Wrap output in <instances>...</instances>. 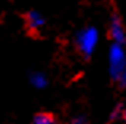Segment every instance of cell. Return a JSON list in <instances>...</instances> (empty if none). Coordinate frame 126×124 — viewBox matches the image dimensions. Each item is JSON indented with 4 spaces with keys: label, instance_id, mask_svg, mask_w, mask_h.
Wrapping results in <instances>:
<instances>
[{
    "label": "cell",
    "instance_id": "cell-1",
    "mask_svg": "<svg viewBox=\"0 0 126 124\" xmlns=\"http://www.w3.org/2000/svg\"><path fill=\"white\" fill-rule=\"evenodd\" d=\"M99 41V32L96 27L93 25H88V27H83L75 37V46L77 50L81 53L83 57H89L93 53H94L96 46H97Z\"/></svg>",
    "mask_w": 126,
    "mask_h": 124
},
{
    "label": "cell",
    "instance_id": "cell-2",
    "mask_svg": "<svg viewBox=\"0 0 126 124\" xmlns=\"http://www.w3.org/2000/svg\"><path fill=\"white\" fill-rule=\"evenodd\" d=\"M125 68H126V48H125V45L112 41L110 48H109V72H110V76L115 83H117L118 76L121 75V72Z\"/></svg>",
    "mask_w": 126,
    "mask_h": 124
},
{
    "label": "cell",
    "instance_id": "cell-3",
    "mask_svg": "<svg viewBox=\"0 0 126 124\" xmlns=\"http://www.w3.org/2000/svg\"><path fill=\"white\" fill-rule=\"evenodd\" d=\"M109 35L113 43H120L126 46V30L118 14H112L110 24H109Z\"/></svg>",
    "mask_w": 126,
    "mask_h": 124
},
{
    "label": "cell",
    "instance_id": "cell-4",
    "mask_svg": "<svg viewBox=\"0 0 126 124\" xmlns=\"http://www.w3.org/2000/svg\"><path fill=\"white\" fill-rule=\"evenodd\" d=\"M45 24H46V21H45V18H43V14H40V13L35 11V10H32V11H29L27 14H26V27H27L32 34H38V32L45 27Z\"/></svg>",
    "mask_w": 126,
    "mask_h": 124
},
{
    "label": "cell",
    "instance_id": "cell-5",
    "mask_svg": "<svg viewBox=\"0 0 126 124\" xmlns=\"http://www.w3.org/2000/svg\"><path fill=\"white\" fill-rule=\"evenodd\" d=\"M32 124H59V119L51 112H38L32 119Z\"/></svg>",
    "mask_w": 126,
    "mask_h": 124
},
{
    "label": "cell",
    "instance_id": "cell-6",
    "mask_svg": "<svg viewBox=\"0 0 126 124\" xmlns=\"http://www.w3.org/2000/svg\"><path fill=\"white\" fill-rule=\"evenodd\" d=\"M31 83L34 84L37 89H43V87L48 84V80L43 73H32L31 75Z\"/></svg>",
    "mask_w": 126,
    "mask_h": 124
},
{
    "label": "cell",
    "instance_id": "cell-7",
    "mask_svg": "<svg viewBox=\"0 0 126 124\" xmlns=\"http://www.w3.org/2000/svg\"><path fill=\"white\" fill-rule=\"evenodd\" d=\"M121 112H123V105L117 103V105H115V108L112 110V113H110V121H117V119H121Z\"/></svg>",
    "mask_w": 126,
    "mask_h": 124
},
{
    "label": "cell",
    "instance_id": "cell-8",
    "mask_svg": "<svg viewBox=\"0 0 126 124\" xmlns=\"http://www.w3.org/2000/svg\"><path fill=\"white\" fill-rule=\"evenodd\" d=\"M69 124H89V123H88V118H86L85 115H77L70 119Z\"/></svg>",
    "mask_w": 126,
    "mask_h": 124
},
{
    "label": "cell",
    "instance_id": "cell-9",
    "mask_svg": "<svg viewBox=\"0 0 126 124\" xmlns=\"http://www.w3.org/2000/svg\"><path fill=\"white\" fill-rule=\"evenodd\" d=\"M117 84H120L123 89H126V68L123 72H121V75L118 76V80H117Z\"/></svg>",
    "mask_w": 126,
    "mask_h": 124
},
{
    "label": "cell",
    "instance_id": "cell-10",
    "mask_svg": "<svg viewBox=\"0 0 126 124\" xmlns=\"http://www.w3.org/2000/svg\"><path fill=\"white\" fill-rule=\"evenodd\" d=\"M121 119L126 123V107H123V112H121Z\"/></svg>",
    "mask_w": 126,
    "mask_h": 124
}]
</instances>
